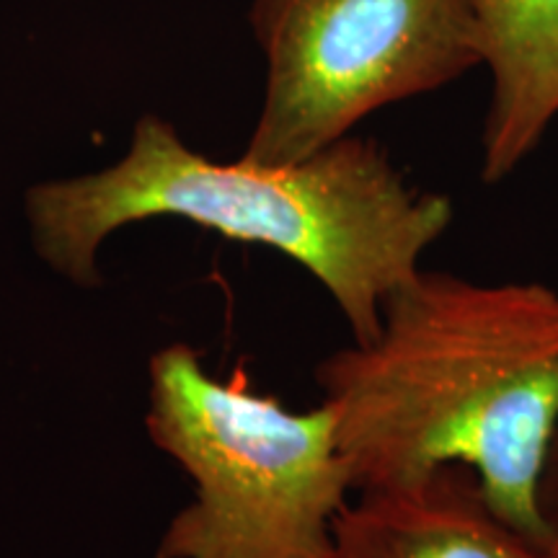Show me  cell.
Listing matches in <instances>:
<instances>
[{
	"mask_svg": "<svg viewBox=\"0 0 558 558\" xmlns=\"http://www.w3.org/2000/svg\"><path fill=\"white\" fill-rule=\"evenodd\" d=\"M267 88L243 160L288 166L481 65L469 0H254Z\"/></svg>",
	"mask_w": 558,
	"mask_h": 558,
	"instance_id": "cell-4",
	"label": "cell"
},
{
	"mask_svg": "<svg viewBox=\"0 0 558 558\" xmlns=\"http://www.w3.org/2000/svg\"><path fill=\"white\" fill-rule=\"evenodd\" d=\"M488 505L478 478L445 465L414 484L357 492L333 522L329 558H546Z\"/></svg>",
	"mask_w": 558,
	"mask_h": 558,
	"instance_id": "cell-5",
	"label": "cell"
},
{
	"mask_svg": "<svg viewBox=\"0 0 558 558\" xmlns=\"http://www.w3.org/2000/svg\"><path fill=\"white\" fill-rule=\"evenodd\" d=\"M543 556H546V558H558V527L554 530V538L548 541V546H546V550H543Z\"/></svg>",
	"mask_w": 558,
	"mask_h": 558,
	"instance_id": "cell-8",
	"label": "cell"
},
{
	"mask_svg": "<svg viewBox=\"0 0 558 558\" xmlns=\"http://www.w3.org/2000/svg\"><path fill=\"white\" fill-rule=\"evenodd\" d=\"M26 213L41 259L78 284H99L96 251L137 220L181 218L275 248L324 284L357 344L378 337L386 300L422 269L456 215L369 137L347 135L288 166L218 163L153 114L135 124L120 163L34 186Z\"/></svg>",
	"mask_w": 558,
	"mask_h": 558,
	"instance_id": "cell-2",
	"label": "cell"
},
{
	"mask_svg": "<svg viewBox=\"0 0 558 558\" xmlns=\"http://www.w3.org/2000/svg\"><path fill=\"white\" fill-rule=\"evenodd\" d=\"M492 75L481 179L499 184L558 117V0H469Z\"/></svg>",
	"mask_w": 558,
	"mask_h": 558,
	"instance_id": "cell-6",
	"label": "cell"
},
{
	"mask_svg": "<svg viewBox=\"0 0 558 558\" xmlns=\"http://www.w3.org/2000/svg\"><path fill=\"white\" fill-rule=\"evenodd\" d=\"M541 507L546 512V518L554 530L558 527V437L554 442V450H550L546 476H543L541 486Z\"/></svg>",
	"mask_w": 558,
	"mask_h": 558,
	"instance_id": "cell-7",
	"label": "cell"
},
{
	"mask_svg": "<svg viewBox=\"0 0 558 558\" xmlns=\"http://www.w3.org/2000/svg\"><path fill=\"white\" fill-rule=\"evenodd\" d=\"M148 429L197 484L156 558H329L354 494L337 418L324 401L284 409L246 367L209 375L190 344L150 362Z\"/></svg>",
	"mask_w": 558,
	"mask_h": 558,
	"instance_id": "cell-3",
	"label": "cell"
},
{
	"mask_svg": "<svg viewBox=\"0 0 558 558\" xmlns=\"http://www.w3.org/2000/svg\"><path fill=\"white\" fill-rule=\"evenodd\" d=\"M354 494L463 465L546 548L541 486L558 437V290L418 269L380 331L316 369Z\"/></svg>",
	"mask_w": 558,
	"mask_h": 558,
	"instance_id": "cell-1",
	"label": "cell"
}]
</instances>
